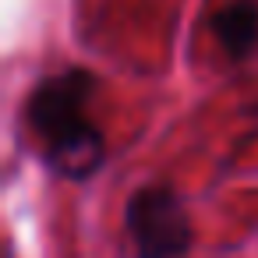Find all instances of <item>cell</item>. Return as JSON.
Masks as SVG:
<instances>
[{
  "label": "cell",
  "instance_id": "cell-1",
  "mask_svg": "<svg viewBox=\"0 0 258 258\" xmlns=\"http://www.w3.org/2000/svg\"><path fill=\"white\" fill-rule=\"evenodd\" d=\"M99 82L85 68H64L36 82L25 99V127L36 152L60 180H92L106 163V138L96 124Z\"/></svg>",
  "mask_w": 258,
  "mask_h": 258
},
{
  "label": "cell",
  "instance_id": "cell-2",
  "mask_svg": "<svg viewBox=\"0 0 258 258\" xmlns=\"http://www.w3.org/2000/svg\"><path fill=\"white\" fill-rule=\"evenodd\" d=\"M124 233L131 258H187L195 247V223L180 191L166 180L142 184L124 202Z\"/></svg>",
  "mask_w": 258,
  "mask_h": 258
},
{
  "label": "cell",
  "instance_id": "cell-3",
  "mask_svg": "<svg viewBox=\"0 0 258 258\" xmlns=\"http://www.w3.org/2000/svg\"><path fill=\"white\" fill-rule=\"evenodd\" d=\"M212 32L230 57H247L258 43V0H226L212 15Z\"/></svg>",
  "mask_w": 258,
  "mask_h": 258
}]
</instances>
